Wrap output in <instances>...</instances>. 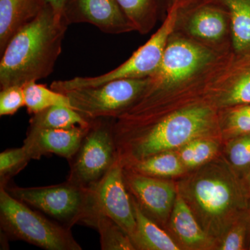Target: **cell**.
<instances>
[{
	"label": "cell",
	"mask_w": 250,
	"mask_h": 250,
	"mask_svg": "<svg viewBox=\"0 0 250 250\" xmlns=\"http://www.w3.org/2000/svg\"><path fill=\"white\" fill-rule=\"evenodd\" d=\"M174 31L160 66L136 103L119 116L125 123L150 121L210 98L234 59Z\"/></svg>",
	"instance_id": "obj_1"
},
{
	"label": "cell",
	"mask_w": 250,
	"mask_h": 250,
	"mask_svg": "<svg viewBox=\"0 0 250 250\" xmlns=\"http://www.w3.org/2000/svg\"><path fill=\"white\" fill-rule=\"evenodd\" d=\"M113 129L122 165L158 153L177 150L195 139L222 140L219 109L210 97L150 121L132 123L113 121Z\"/></svg>",
	"instance_id": "obj_2"
},
{
	"label": "cell",
	"mask_w": 250,
	"mask_h": 250,
	"mask_svg": "<svg viewBox=\"0 0 250 250\" xmlns=\"http://www.w3.org/2000/svg\"><path fill=\"white\" fill-rule=\"evenodd\" d=\"M176 185L200 226L216 244L248 208L250 193L223 154L188 171Z\"/></svg>",
	"instance_id": "obj_3"
},
{
	"label": "cell",
	"mask_w": 250,
	"mask_h": 250,
	"mask_svg": "<svg viewBox=\"0 0 250 250\" xmlns=\"http://www.w3.org/2000/svg\"><path fill=\"white\" fill-rule=\"evenodd\" d=\"M68 27L62 16L48 4L21 28L1 53L0 88L23 86L49 76L62 53Z\"/></svg>",
	"instance_id": "obj_4"
},
{
	"label": "cell",
	"mask_w": 250,
	"mask_h": 250,
	"mask_svg": "<svg viewBox=\"0 0 250 250\" xmlns=\"http://www.w3.org/2000/svg\"><path fill=\"white\" fill-rule=\"evenodd\" d=\"M0 225L8 240L22 241L46 250H82L71 232L0 187Z\"/></svg>",
	"instance_id": "obj_5"
},
{
	"label": "cell",
	"mask_w": 250,
	"mask_h": 250,
	"mask_svg": "<svg viewBox=\"0 0 250 250\" xmlns=\"http://www.w3.org/2000/svg\"><path fill=\"white\" fill-rule=\"evenodd\" d=\"M12 196L65 228L83 225L95 228L98 213L92 188L66 181L41 187H5Z\"/></svg>",
	"instance_id": "obj_6"
},
{
	"label": "cell",
	"mask_w": 250,
	"mask_h": 250,
	"mask_svg": "<svg viewBox=\"0 0 250 250\" xmlns=\"http://www.w3.org/2000/svg\"><path fill=\"white\" fill-rule=\"evenodd\" d=\"M179 9L180 6L177 4L167 10L161 27L120 66L100 76L77 77L70 80L54 81L50 88L64 93L72 90L98 86L113 80L152 76L160 66L167 42L175 29Z\"/></svg>",
	"instance_id": "obj_7"
},
{
	"label": "cell",
	"mask_w": 250,
	"mask_h": 250,
	"mask_svg": "<svg viewBox=\"0 0 250 250\" xmlns=\"http://www.w3.org/2000/svg\"><path fill=\"white\" fill-rule=\"evenodd\" d=\"M113 121V118L90 121L78 151L70 160L67 181L91 188L108 172L118 158Z\"/></svg>",
	"instance_id": "obj_8"
},
{
	"label": "cell",
	"mask_w": 250,
	"mask_h": 250,
	"mask_svg": "<svg viewBox=\"0 0 250 250\" xmlns=\"http://www.w3.org/2000/svg\"><path fill=\"white\" fill-rule=\"evenodd\" d=\"M149 83L144 79L113 80L98 86L65 92L72 108L87 121L116 119L132 106Z\"/></svg>",
	"instance_id": "obj_9"
},
{
	"label": "cell",
	"mask_w": 250,
	"mask_h": 250,
	"mask_svg": "<svg viewBox=\"0 0 250 250\" xmlns=\"http://www.w3.org/2000/svg\"><path fill=\"white\" fill-rule=\"evenodd\" d=\"M174 31L220 52H233L231 20L220 0H202L179 9Z\"/></svg>",
	"instance_id": "obj_10"
},
{
	"label": "cell",
	"mask_w": 250,
	"mask_h": 250,
	"mask_svg": "<svg viewBox=\"0 0 250 250\" xmlns=\"http://www.w3.org/2000/svg\"><path fill=\"white\" fill-rule=\"evenodd\" d=\"M91 188L98 214L111 218L131 239L136 231V219L131 197L125 182L123 166L118 158Z\"/></svg>",
	"instance_id": "obj_11"
},
{
	"label": "cell",
	"mask_w": 250,
	"mask_h": 250,
	"mask_svg": "<svg viewBox=\"0 0 250 250\" xmlns=\"http://www.w3.org/2000/svg\"><path fill=\"white\" fill-rule=\"evenodd\" d=\"M123 174L128 191L141 210L161 227H167L177 197V185L125 168Z\"/></svg>",
	"instance_id": "obj_12"
},
{
	"label": "cell",
	"mask_w": 250,
	"mask_h": 250,
	"mask_svg": "<svg viewBox=\"0 0 250 250\" xmlns=\"http://www.w3.org/2000/svg\"><path fill=\"white\" fill-rule=\"evenodd\" d=\"M62 16L68 26L88 23L106 34L134 31L116 0H65Z\"/></svg>",
	"instance_id": "obj_13"
},
{
	"label": "cell",
	"mask_w": 250,
	"mask_h": 250,
	"mask_svg": "<svg viewBox=\"0 0 250 250\" xmlns=\"http://www.w3.org/2000/svg\"><path fill=\"white\" fill-rule=\"evenodd\" d=\"M88 125L65 129L29 128L23 145L27 148L32 160L54 154L70 161L78 151Z\"/></svg>",
	"instance_id": "obj_14"
},
{
	"label": "cell",
	"mask_w": 250,
	"mask_h": 250,
	"mask_svg": "<svg viewBox=\"0 0 250 250\" xmlns=\"http://www.w3.org/2000/svg\"><path fill=\"white\" fill-rule=\"evenodd\" d=\"M210 100L219 110L250 104V55H235L215 85Z\"/></svg>",
	"instance_id": "obj_15"
},
{
	"label": "cell",
	"mask_w": 250,
	"mask_h": 250,
	"mask_svg": "<svg viewBox=\"0 0 250 250\" xmlns=\"http://www.w3.org/2000/svg\"><path fill=\"white\" fill-rule=\"evenodd\" d=\"M167 228L172 231L181 250L215 249L216 241L204 231L190 207L178 192Z\"/></svg>",
	"instance_id": "obj_16"
},
{
	"label": "cell",
	"mask_w": 250,
	"mask_h": 250,
	"mask_svg": "<svg viewBox=\"0 0 250 250\" xmlns=\"http://www.w3.org/2000/svg\"><path fill=\"white\" fill-rule=\"evenodd\" d=\"M45 0H0V54L11 38L39 15Z\"/></svg>",
	"instance_id": "obj_17"
},
{
	"label": "cell",
	"mask_w": 250,
	"mask_h": 250,
	"mask_svg": "<svg viewBox=\"0 0 250 250\" xmlns=\"http://www.w3.org/2000/svg\"><path fill=\"white\" fill-rule=\"evenodd\" d=\"M131 201L136 224V231L131 238V241L136 250H181L180 247L177 245L172 236L166 232L160 225L149 218L141 210L137 202L132 197Z\"/></svg>",
	"instance_id": "obj_18"
},
{
	"label": "cell",
	"mask_w": 250,
	"mask_h": 250,
	"mask_svg": "<svg viewBox=\"0 0 250 250\" xmlns=\"http://www.w3.org/2000/svg\"><path fill=\"white\" fill-rule=\"evenodd\" d=\"M123 166L126 170L163 179L179 177L187 173L175 150L158 153Z\"/></svg>",
	"instance_id": "obj_19"
},
{
	"label": "cell",
	"mask_w": 250,
	"mask_h": 250,
	"mask_svg": "<svg viewBox=\"0 0 250 250\" xmlns=\"http://www.w3.org/2000/svg\"><path fill=\"white\" fill-rule=\"evenodd\" d=\"M231 20V47L235 55H250V0H220Z\"/></svg>",
	"instance_id": "obj_20"
},
{
	"label": "cell",
	"mask_w": 250,
	"mask_h": 250,
	"mask_svg": "<svg viewBox=\"0 0 250 250\" xmlns=\"http://www.w3.org/2000/svg\"><path fill=\"white\" fill-rule=\"evenodd\" d=\"M134 31L146 35L155 27L159 16L157 0H116Z\"/></svg>",
	"instance_id": "obj_21"
},
{
	"label": "cell",
	"mask_w": 250,
	"mask_h": 250,
	"mask_svg": "<svg viewBox=\"0 0 250 250\" xmlns=\"http://www.w3.org/2000/svg\"><path fill=\"white\" fill-rule=\"evenodd\" d=\"M90 121L81 116L76 110L65 106H54L32 115L30 129H65L77 126H88Z\"/></svg>",
	"instance_id": "obj_22"
},
{
	"label": "cell",
	"mask_w": 250,
	"mask_h": 250,
	"mask_svg": "<svg viewBox=\"0 0 250 250\" xmlns=\"http://www.w3.org/2000/svg\"><path fill=\"white\" fill-rule=\"evenodd\" d=\"M223 143L221 139L202 138L193 140L175 151L187 172L218 156Z\"/></svg>",
	"instance_id": "obj_23"
},
{
	"label": "cell",
	"mask_w": 250,
	"mask_h": 250,
	"mask_svg": "<svg viewBox=\"0 0 250 250\" xmlns=\"http://www.w3.org/2000/svg\"><path fill=\"white\" fill-rule=\"evenodd\" d=\"M25 106L29 114L34 115L54 106L72 107L65 94L48 88L37 82H29L23 85Z\"/></svg>",
	"instance_id": "obj_24"
},
{
	"label": "cell",
	"mask_w": 250,
	"mask_h": 250,
	"mask_svg": "<svg viewBox=\"0 0 250 250\" xmlns=\"http://www.w3.org/2000/svg\"><path fill=\"white\" fill-rule=\"evenodd\" d=\"M219 125L223 143L236 136L250 134V104L219 110Z\"/></svg>",
	"instance_id": "obj_25"
},
{
	"label": "cell",
	"mask_w": 250,
	"mask_h": 250,
	"mask_svg": "<svg viewBox=\"0 0 250 250\" xmlns=\"http://www.w3.org/2000/svg\"><path fill=\"white\" fill-rule=\"evenodd\" d=\"M95 229L100 236L103 250H135L131 238L113 220L104 215H98Z\"/></svg>",
	"instance_id": "obj_26"
},
{
	"label": "cell",
	"mask_w": 250,
	"mask_h": 250,
	"mask_svg": "<svg viewBox=\"0 0 250 250\" xmlns=\"http://www.w3.org/2000/svg\"><path fill=\"white\" fill-rule=\"evenodd\" d=\"M224 143V156L238 175L244 179L250 171V134L236 136Z\"/></svg>",
	"instance_id": "obj_27"
},
{
	"label": "cell",
	"mask_w": 250,
	"mask_h": 250,
	"mask_svg": "<svg viewBox=\"0 0 250 250\" xmlns=\"http://www.w3.org/2000/svg\"><path fill=\"white\" fill-rule=\"evenodd\" d=\"M31 159L27 148L8 149L0 154V187H6L11 178L22 170Z\"/></svg>",
	"instance_id": "obj_28"
},
{
	"label": "cell",
	"mask_w": 250,
	"mask_h": 250,
	"mask_svg": "<svg viewBox=\"0 0 250 250\" xmlns=\"http://www.w3.org/2000/svg\"><path fill=\"white\" fill-rule=\"evenodd\" d=\"M248 218L246 210L217 242L215 250H247Z\"/></svg>",
	"instance_id": "obj_29"
},
{
	"label": "cell",
	"mask_w": 250,
	"mask_h": 250,
	"mask_svg": "<svg viewBox=\"0 0 250 250\" xmlns=\"http://www.w3.org/2000/svg\"><path fill=\"white\" fill-rule=\"evenodd\" d=\"M25 106L24 90L21 85H11L0 92V116H13Z\"/></svg>",
	"instance_id": "obj_30"
},
{
	"label": "cell",
	"mask_w": 250,
	"mask_h": 250,
	"mask_svg": "<svg viewBox=\"0 0 250 250\" xmlns=\"http://www.w3.org/2000/svg\"><path fill=\"white\" fill-rule=\"evenodd\" d=\"M202 0H157L159 7L165 10L166 13L169 9H170L174 5L178 4L180 6V9L189 6V5L195 4Z\"/></svg>",
	"instance_id": "obj_31"
},
{
	"label": "cell",
	"mask_w": 250,
	"mask_h": 250,
	"mask_svg": "<svg viewBox=\"0 0 250 250\" xmlns=\"http://www.w3.org/2000/svg\"><path fill=\"white\" fill-rule=\"evenodd\" d=\"M46 4H48L53 8L57 14L62 16V9H63L65 0H45Z\"/></svg>",
	"instance_id": "obj_32"
},
{
	"label": "cell",
	"mask_w": 250,
	"mask_h": 250,
	"mask_svg": "<svg viewBox=\"0 0 250 250\" xmlns=\"http://www.w3.org/2000/svg\"><path fill=\"white\" fill-rule=\"evenodd\" d=\"M248 218V238H247V250H250V199L246 210Z\"/></svg>",
	"instance_id": "obj_33"
},
{
	"label": "cell",
	"mask_w": 250,
	"mask_h": 250,
	"mask_svg": "<svg viewBox=\"0 0 250 250\" xmlns=\"http://www.w3.org/2000/svg\"><path fill=\"white\" fill-rule=\"evenodd\" d=\"M243 181H244V183L246 184L247 188H248V191H249L250 193V171L249 173L248 174V175L243 179Z\"/></svg>",
	"instance_id": "obj_34"
}]
</instances>
